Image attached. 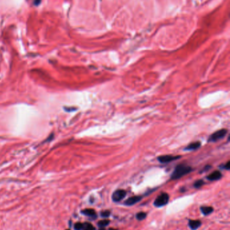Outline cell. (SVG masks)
<instances>
[{"label": "cell", "instance_id": "obj_16", "mask_svg": "<svg viewBox=\"0 0 230 230\" xmlns=\"http://www.w3.org/2000/svg\"><path fill=\"white\" fill-rule=\"evenodd\" d=\"M110 214H111V212L109 210H105V211H102L101 212V216L102 217L104 218H107L108 217H109Z\"/></svg>", "mask_w": 230, "mask_h": 230}, {"label": "cell", "instance_id": "obj_18", "mask_svg": "<svg viewBox=\"0 0 230 230\" xmlns=\"http://www.w3.org/2000/svg\"><path fill=\"white\" fill-rule=\"evenodd\" d=\"M224 168L226 169V170H229L230 169V162H227V164L225 165V166H224Z\"/></svg>", "mask_w": 230, "mask_h": 230}, {"label": "cell", "instance_id": "obj_19", "mask_svg": "<svg viewBox=\"0 0 230 230\" xmlns=\"http://www.w3.org/2000/svg\"><path fill=\"white\" fill-rule=\"evenodd\" d=\"M99 230H106V229H105V227H99Z\"/></svg>", "mask_w": 230, "mask_h": 230}, {"label": "cell", "instance_id": "obj_5", "mask_svg": "<svg viewBox=\"0 0 230 230\" xmlns=\"http://www.w3.org/2000/svg\"><path fill=\"white\" fill-rule=\"evenodd\" d=\"M180 156H172V155H164V156H159L157 158V160L159 162L162 163V164H166V163H169L172 161H174L176 160H178L180 158Z\"/></svg>", "mask_w": 230, "mask_h": 230}, {"label": "cell", "instance_id": "obj_4", "mask_svg": "<svg viewBox=\"0 0 230 230\" xmlns=\"http://www.w3.org/2000/svg\"><path fill=\"white\" fill-rule=\"evenodd\" d=\"M126 196V191L123 189L116 190L112 194V200L114 202H119Z\"/></svg>", "mask_w": 230, "mask_h": 230}, {"label": "cell", "instance_id": "obj_1", "mask_svg": "<svg viewBox=\"0 0 230 230\" xmlns=\"http://www.w3.org/2000/svg\"><path fill=\"white\" fill-rule=\"evenodd\" d=\"M192 170V168L190 166L186 164H180L176 167L172 173L171 178L172 180H178L185 175L189 174Z\"/></svg>", "mask_w": 230, "mask_h": 230}, {"label": "cell", "instance_id": "obj_15", "mask_svg": "<svg viewBox=\"0 0 230 230\" xmlns=\"http://www.w3.org/2000/svg\"><path fill=\"white\" fill-rule=\"evenodd\" d=\"M204 184V181L202 180H196V181L194 182V186L196 188H199L201 187V186L203 185Z\"/></svg>", "mask_w": 230, "mask_h": 230}, {"label": "cell", "instance_id": "obj_11", "mask_svg": "<svg viewBox=\"0 0 230 230\" xmlns=\"http://www.w3.org/2000/svg\"><path fill=\"white\" fill-rule=\"evenodd\" d=\"M200 211L204 215H208L213 213L214 209L210 206H203V207H200Z\"/></svg>", "mask_w": 230, "mask_h": 230}, {"label": "cell", "instance_id": "obj_8", "mask_svg": "<svg viewBox=\"0 0 230 230\" xmlns=\"http://www.w3.org/2000/svg\"><path fill=\"white\" fill-rule=\"evenodd\" d=\"M81 213L83 214V215L88 216V217H89L93 218V219L94 218L97 217V213H96V211L93 209H85L82 210Z\"/></svg>", "mask_w": 230, "mask_h": 230}, {"label": "cell", "instance_id": "obj_21", "mask_svg": "<svg viewBox=\"0 0 230 230\" xmlns=\"http://www.w3.org/2000/svg\"><path fill=\"white\" fill-rule=\"evenodd\" d=\"M66 230H70V229H66Z\"/></svg>", "mask_w": 230, "mask_h": 230}, {"label": "cell", "instance_id": "obj_9", "mask_svg": "<svg viewBox=\"0 0 230 230\" xmlns=\"http://www.w3.org/2000/svg\"><path fill=\"white\" fill-rule=\"evenodd\" d=\"M201 224L202 223L200 220H190L188 225L191 229L196 230L200 227Z\"/></svg>", "mask_w": 230, "mask_h": 230}, {"label": "cell", "instance_id": "obj_3", "mask_svg": "<svg viewBox=\"0 0 230 230\" xmlns=\"http://www.w3.org/2000/svg\"><path fill=\"white\" fill-rule=\"evenodd\" d=\"M227 129H220V130H218L216 132L213 133L208 139V141L209 142H216V141L221 140V139L224 138V137L227 135Z\"/></svg>", "mask_w": 230, "mask_h": 230}, {"label": "cell", "instance_id": "obj_20", "mask_svg": "<svg viewBox=\"0 0 230 230\" xmlns=\"http://www.w3.org/2000/svg\"><path fill=\"white\" fill-rule=\"evenodd\" d=\"M108 230H117V229H113V228H109V229Z\"/></svg>", "mask_w": 230, "mask_h": 230}, {"label": "cell", "instance_id": "obj_14", "mask_svg": "<svg viewBox=\"0 0 230 230\" xmlns=\"http://www.w3.org/2000/svg\"><path fill=\"white\" fill-rule=\"evenodd\" d=\"M146 217H147V213H145V212H139V213H138L136 214V219L138 220H139V221H142V220L145 219Z\"/></svg>", "mask_w": 230, "mask_h": 230}, {"label": "cell", "instance_id": "obj_13", "mask_svg": "<svg viewBox=\"0 0 230 230\" xmlns=\"http://www.w3.org/2000/svg\"><path fill=\"white\" fill-rule=\"evenodd\" d=\"M110 223V221L108 219H103L101 220L97 223V225L99 226V227H105L106 226L108 225Z\"/></svg>", "mask_w": 230, "mask_h": 230}, {"label": "cell", "instance_id": "obj_6", "mask_svg": "<svg viewBox=\"0 0 230 230\" xmlns=\"http://www.w3.org/2000/svg\"><path fill=\"white\" fill-rule=\"evenodd\" d=\"M142 199V196H131L128 198L127 200H126L124 201V204L125 205L128 206H132L135 204L137 202H138L140 200Z\"/></svg>", "mask_w": 230, "mask_h": 230}, {"label": "cell", "instance_id": "obj_10", "mask_svg": "<svg viewBox=\"0 0 230 230\" xmlns=\"http://www.w3.org/2000/svg\"><path fill=\"white\" fill-rule=\"evenodd\" d=\"M200 145H201V143H200V141H196V142L190 143V144L188 145L187 147H186V149L188 151L196 150V149L199 148V147H200Z\"/></svg>", "mask_w": 230, "mask_h": 230}, {"label": "cell", "instance_id": "obj_7", "mask_svg": "<svg viewBox=\"0 0 230 230\" xmlns=\"http://www.w3.org/2000/svg\"><path fill=\"white\" fill-rule=\"evenodd\" d=\"M222 177L221 173L219 172V171L216 170L215 172H212L211 174H209L206 178H207L208 180H211V181H214V180H219Z\"/></svg>", "mask_w": 230, "mask_h": 230}, {"label": "cell", "instance_id": "obj_12", "mask_svg": "<svg viewBox=\"0 0 230 230\" xmlns=\"http://www.w3.org/2000/svg\"><path fill=\"white\" fill-rule=\"evenodd\" d=\"M82 230H95V227L91 223L86 222L83 223V227Z\"/></svg>", "mask_w": 230, "mask_h": 230}, {"label": "cell", "instance_id": "obj_17", "mask_svg": "<svg viewBox=\"0 0 230 230\" xmlns=\"http://www.w3.org/2000/svg\"><path fill=\"white\" fill-rule=\"evenodd\" d=\"M82 227H83V223H80V222H78L74 224V228L75 230H82Z\"/></svg>", "mask_w": 230, "mask_h": 230}, {"label": "cell", "instance_id": "obj_2", "mask_svg": "<svg viewBox=\"0 0 230 230\" xmlns=\"http://www.w3.org/2000/svg\"><path fill=\"white\" fill-rule=\"evenodd\" d=\"M170 199V196L168 193L164 192V193L161 194L160 195L157 196L156 199L154 201V205L157 207H161L163 206L166 205L168 204Z\"/></svg>", "mask_w": 230, "mask_h": 230}]
</instances>
